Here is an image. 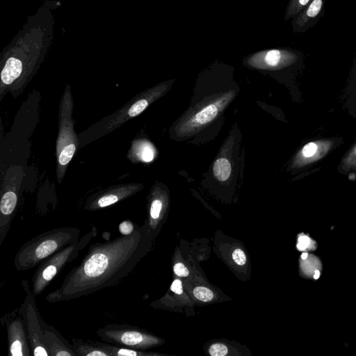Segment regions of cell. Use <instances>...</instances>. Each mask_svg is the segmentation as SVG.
Here are the masks:
<instances>
[{"label":"cell","mask_w":356,"mask_h":356,"mask_svg":"<svg viewBox=\"0 0 356 356\" xmlns=\"http://www.w3.org/2000/svg\"><path fill=\"white\" fill-rule=\"evenodd\" d=\"M193 295L196 298L203 302L210 301L213 298V292L204 286L195 287L193 290Z\"/></svg>","instance_id":"obj_20"},{"label":"cell","mask_w":356,"mask_h":356,"mask_svg":"<svg viewBox=\"0 0 356 356\" xmlns=\"http://www.w3.org/2000/svg\"><path fill=\"white\" fill-rule=\"evenodd\" d=\"M80 234L78 227H63L37 235L19 248L14 259L15 268L22 271L38 266L49 257L79 238Z\"/></svg>","instance_id":"obj_3"},{"label":"cell","mask_w":356,"mask_h":356,"mask_svg":"<svg viewBox=\"0 0 356 356\" xmlns=\"http://www.w3.org/2000/svg\"><path fill=\"white\" fill-rule=\"evenodd\" d=\"M106 343L133 349H143L154 346L158 339L136 327L128 324H108L97 331Z\"/></svg>","instance_id":"obj_8"},{"label":"cell","mask_w":356,"mask_h":356,"mask_svg":"<svg viewBox=\"0 0 356 356\" xmlns=\"http://www.w3.org/2000/svg\"><path fill=\"white\" fill-rule=\"evenodd\" d=\"M162 209V202L158 199H154L150 204L149 216L152 221L157 220L161 214Z\"/></svg>","instance_id":"obj_21"},{"label":"cell","mask_w":356,"mask_h":356,"mask_svg":"<svg viewBox=\"0 0 356 356\" xmlns=\"http://www.w3.org/2000/svg\"><path fill=\"white\" fill-rule=\"evenodd\" d=\"M141 229L105 242L90 244L79 264L60 286L45 298L50 303L72 300L118 285L128 276L145 250Z\"/></svg>","instance_id":"obj_1"},{"label":"cell","mask_w":356,"mask_h":356,"mask_svg":"<svg viewBox=\"0 0 356 356\" xmlns=\"http://www.w3.org/2000/svg\"><path fill=\"white\" fill-rule=\"evenodd\" d=\"M170 290L177 294H181L183 293L181 282L178 279L175 280L171 284Z\"/></svg>","instance_id":"obj_27"},{"label":"cell","mask_w":356,"mask_h":356,"mask_svg":"<svg viewBox=\"0 0 356 356\" xmlns=\"http://www.w3.org/2000/svg\"><path fill=\"white\" fill-rule=\"evenodd\" d=\"M299 243H301L308 246L309 243V239L308 237H307L305 236H302L299 238Z\"/></svg>","instance_id":"obj_28"},{"label":"cell","mask_w":356,"mask_h":356,"mask_svg":"<svg viewBox=\"0 0 356 356\" xmlns=\"http://www.w3.org/2000/svg\"><path fill=\"white\" fill-rule=\"evenodd\" d=\"M227 348L222 343H215L210 346L209 353L212 356H225L227 354Z\"/></svg>","instance_id":"obj_23"},{"label":"cell","mask_w":356,"mask_h":356,"mask_svg":"<svg viewBox=\"0 0 356 356\" xmlns=\"http://www.w3.org/2000/svg\"><path fill=\"white\" fill-rule=\"evenodd\" d=\"M142 186L125 184L109 187L91 196L86 202L84 209L97 211L113 205L135 194Z\"/></svg>","instance_id":"obj_11"},{"label":"cell","mask_w":356,"mask_h":356,"mask_svg":"<svg viewBox=\"0 0 356 356\" xmlns=\"http://www.w3.org/2000/svg\"><path fill=\"white\" fill-rule=\"evenodd\" d=\"M127 156L132 161H141L150 162L154 157V149L152 145L145 140H136L132 142Z\"/></svg>","instance_id":"obj_16"},{"label":"cell","mask_w":356,"mask_h":356,"mask_svg":"<svg viewBox=\"0 0 356 356\" xmlns=\"http://www.w3.org/2000/svg\"><path fill=\"white\" fill-rule=\"evenodd\" d=\"M5 325L9 356H30L31 348L23 319L18 312L7 314L1 319Z\"/></svg>","instance_id":"obj_10"},{"label":"cell","mask_w":356,"mask_h":356,"mask_svg":"<svg viewBox=\"0 0 356 356\" xmlns=\"http://www.w3.org/2000/svg\"><path fill=\"white\" fill-rule=\"evenodd\" d=\"M72 345L77 356H110L102 342L73 338Z\"/></svg>","instance_id":"obj_15"},{"label":"cell","mask_w":356,"mask_h":356,"mask_svg":"<svg viewBox=\"0 0 356 356\" xmlns=\"http://www.w3.org/2000/svg\"><path fill=\"white\" fill-rule=\"evenodd\" d=\"M327 0H310L307 6L292 19L291 26L294 33H304L316 26L324 15Z\"/></svg>","instance_id":"obj_13"},{"label":"cell","mask_w":356,"mask_h":356,"mask_svg":"<svg viewBox=\"0 0 356 356\" xmlns=\"http://www.w3.org/2000/svg\"><path fill=\"white\" fill-rule=\"evenodd\" d=\"M319 276H320V272L318 270H316L314 273V278L315 280H317L319 278Z\"/></svg>","instance_id":"obj_30"},{"label":"cell","mask_w":356,"mask_h":356,"mask_svg":"<svg viewBox=\"0 0 356 356\" xmlns=\"http://www.w3.org/2000/svg\"><path fill=\"white\" fill-rule=\"evenodd\" d=\"M149 96L136 97L129 101L122 108L109 117L106 118L102 131L104 134L112 131L125 122L140 114L149 105Z\"/></svg>","instance_id":"obj_12"},{"label":"cell","mask_w":356,"mask_h":356,"mask_svg":"<svg viewBox=\"0 0 356 356\" xmlns=\"http://www.w3.org/2000/svg\"><path fill=\"white\" fill-rule=\"evenodd\" d=\"M307 253H303L302 254V259H305L307 257Z\"/></svg>","instance_id":"obj_31"},{"label":"cell","mask_w":356,"mask_h":356,"mask_svg":"<svg viewBox=\"0 0 356 356\" xmlns=\"http://www.w3.org/2000/svg\"><path fill=\"white\" fill-rule=\"evenodd\" d=\"M218 113V108L214 104H209L195 116V121L200 124H204L212 120Z\"/></svg>","instance_id":"obj_19"},{"label":"cell","mask_w":356,"mask_h":356,"mask_svg":"<svg viewBox=\"0 0 356 356\" xmlns=\"http://www.w3.org/2000/svg\"><path fill=\"white\" fill-rule=\"evenodd\" d=\"M175 273L179 277H186L189 274L187 268L182 263H177L173 268Z\"/></svg>","instance_id":"obj_26"},{"label":"cell","mask_w":356,"mask_h":356,"mask_svg":"<svg viewBox=\"0 0 356 356\" xmlns=\"http://www.w3.org/2000/svg\"><path fill=\"white\" fill-rule=\"evenodd\" d=\"M73 97L67 85L59 104L58 133L56 145V179L62 183L69 163L79 146V139L74 129L72 119Z\"/></svg>","instance_id":"obj_4"},{"label":"cell","mask_w":356,"mask_h":356,"mask_svg":"<svg viewBox=\"0 0 356 356\" xmlns=\"http://www.w3.org/2000/svg\"><path fill=\"white\" fill-rule=\"evenodd\" d=\"M121 235L127 236L132 234L136 229L134 228V224L129 220L121 222L118 227Z\"/></svg>","instance_id":"obj_22"},{"label":"cell","mask_w":356,"mask_h":356,"mask_svg":"<svg viewBox=\"0 0 356 356\" xmlns=\"http://www.w3.org/2000/svg\"><path fill=\"white\" fill-rule=\"evenodd\" d=\"M213 174L219 181H226L230 176L232 167L229 161L225 158L217 159L213 164Z\"/></svg>","instance_id":"obj_17"},{"label":"cell","mask_w":356,"mask_h":356,"mask_svg":"<svg viewBox=\"0 0 356 356\" xmlns=\"http://www.w3.org/2000/svg\"><path fill=\"white\" fill-rule=\"evenodd\" d=\"M26 296L18 309L21 315L27 337L30 343L32 355L35 356H49L45 343L44 324L36 307L35 294L31 290L29 284L23 282Z\"/></svg>","instance_id":"obj_7"},{"label":"cell","mask_w":356,"mask_h":356,"mask_svg":"<svg viewBox=\"0 0 356 356\" xmlns=\"http://www.w3.org/2000/svg\"><path fill=\"white\" fill-rule=\"evenodd\" d=\"M53 1H46L1 54L0 100L7 92L17 96L44 59L53 40Z\"/></svg>","instance_id":"obj_2"},{"label":"cell","mask_w":356,"mask_h":356,"mask_svg":"<svg viewBox=\"0 0 356 356\" xmlns=\"http://www.w3.org/2000/svg\"><path fill=\"white\" fill-rule=\"evenodd\" d=\"M310 0H289L285 13L284 20L292 19L300 13L307 6Z\"/></svg>","instance_id":"obj_18"},{"label":"cell","mask_w":356,"mask_h":356,"mask_svg":"<svg viewBox=\"0 0 356 356\" xmlns=\"http://www.w3.org/2000/svg\"><path fill=\"white\" fill-rule=\"evenodd\" d=\"M355 152H356V148H355Z\"/></svg>","instance_id":"obj_32"},{"label":"cell","mask_w":356,"mask_h":356,"mask_svg":"<svg viewBox=\"0 0 356 356\" xmlns=\"http://www.w3.org/2000/svg\"><path fill=\"white\" fill-rule=\"evenodd\" d=\"M297 246H298V248L300 250H303L307 247L306 245H304L301 243H298Z\"/></svg>","instance_id":"obj_29"},{"label":"cell","mask_w":356,"mask_h":356,"mask_svg":"<svg viewBox=\"0 0 356 356\" xmlns=\"http://www.w3.org/2000/svg\"><path fill=\"white\" fill-rule=\"evenodd\" d=\"M302 58L300 51L280 47L262 50L248 58L247 63L260 68H277L291 66L298 63Z\"/></svg>","instance_id":"obj_9"},{"label":"cell","mask_w":356,"mask_h":356,"mask_svg":"<svg viewBox=\"0 0 356 356\" xmlns=\"http://www.w3.org/2000/svg\"><path fill=\"white\" fill-rule=\"evenodd\" d=\"M97 229L92 227L83 236L55 252L38 266L33 277L31 290L35 296L40 295L52 280L97 236Z\"/></svg>","instance_id":"obj_5"},{"label":"cell","mask_w":356,"mask_h":356,"mask_svg":"<svg viewBox=\"0 0 356 356\" xmlns=\"http://www.w3.org/2000/svg\"><path fill=\"white\" fill-rule=\"evenodd\" d=\"M24 176L23 167L19 165H12L6 172L1 190L0 246L3 244L10 228Z\"/></svg>","instance_id":"obj_6"},{"label":"cell","mask_w":356,"mask_h":356,"mask_svg":"<svg viewBox=\"0 0 356 356\" xmlns=\"http://www.w3.org/2000/svg\"><path fill=\"white\" fill-rule=\"evenodd\" d=\"M317 150V145L314 143H309L302 148V154L305 157L312 156Z\"/></svg>","instance_id":"obj_25"},{"label":"cell","mask_w":356,"mask_h":356,"mask_svg":"<svg viewBox=\"0 0 356 356\" xmlns=\"http://www.w3.org/2000/svg\"><path fill=\"white\" fill-rule=\"evenodd\" d=\"M45 343L50 356H77L72 345L52 325L44 324Z\"/></svg>","instance_id":"obj_14"},{"label":"cell","mask_w":356,"mask_h":356,"mask_svg":"<svg viewBox=\"0 0 356 356\" xmlns=\"http://www.w3.org/2000/svg\"><path fill=\"white\" fill-rule=\"evenodd\" d=\"M232 258L234 262L240 266H242L246 262V256L244 252L241 249H236L232 253Z\"/></svg>","instance_id":"obj_24"}]
</instances>
